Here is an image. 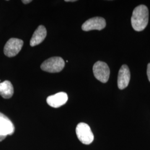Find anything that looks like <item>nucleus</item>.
Masks as SVG:
<instances>
[{
    "label": "nucleus",
    "mask_w": 150,
    "mask_h": 150,
    "mask_svg": "<svg viewBox=\"0 0 150 150\" xmlns=\"http://www.w3.org/2000/svg\"><path fill=\"white\" fill-rule=\"evenodd\" d=\"M131 74L129 67L123 64L119 70L117 79V85L120 90H123L129 85Z\"/></svg>",
    "instance_id": "8"
},
{
    "label": "nucleus",
    "mask_w": 150,
    "mask_h": 150,
    "mask_svg": "<svg viewBox=\"0 0 150 150\" xmlns=\"http://www.w3.org/2000/svg\"><path fill=\"white\" fill-rule=\"evenodd\" d=\"M14 90L11 82L5 81L0 83V95L3 98L8 99L13 95Z\"/></svg>",
    "instance_id": "11"
},
{
    "label": "nucleus",
    "mask_w": 150,
    "mask_h": 150,
    "mask_svg": "<svg viewBox=\"0 0 150 150\" xmlns=\"http://www.w3.org/2000/svg\"><path fill=\"white\" fill-rule=\"evenodd\" d=\"M64 61L60 57H53L45 60L41 65V70L50 73L59 72L64 69Z\"/></svg>",
    "instance_id": "2"
},
{
    "label": "nucleus",
    "mask_w": 150,
    "mask_h": 150,
    "mask_svg": "<svg viewBox=\"0 0 150 150\" xmlns=\"http://www.w3.org/2000/svg\"><path fill=\"white\" fill-rule=\"evenodd\" d=\"M76 133L77 138L85 145H90L94 139V136L91 128L87 123H79L76 129Z\"/></svg>",
    "instance_id": "3"
},
{
    "label": "nucleus",
    "mask_w": 150,
    "mask_h": 150,
    "mask_svg": "<svg viewBox=\"0 0 150 150\" xmlns=\"http://www.w3.org/2000/svg\"><path fill=\"white\" fill-rule=\"evenodd\" d=\"M68 100V96L64 92H59L54 95L48 96L46 100L48 105L54 107L59 108L64 105Z\"/></svg>",
    "instance_id": "9"
},
{
    "label": "nucleus",
    "mask_w": 150,
    "mask_h": 150,
    "mask_svg": "<svg viewBox=\"0 0 150 150\" xmlns=\"http://www.w3.org/2000/svg\"><path fill=\"white\" fill-rule=\"evenodd\" d=\"M65 1H66V2H75L76 1H75V0H72V1H70V0H68V1H67V0H66Z\"/></svg>",
    "instance_id": "14"
},
{
    "label": "nucleus",
    "mask_w": 150,
    "mask_h": 150,
    "mask_svg": "<svg viewBox=\"0 0 150 150\" xmlns=\"http://www.w3.org/2000/svg\"><path fill=\"white\" fill-rule=\"evenodd\" d=\"M149 23V10L145 5L138 6L134 9L131 17V24L136 31H143Z\"/></svg>",
    "instance_id": "1"
},
{
    "label": "nucleus",
    "mask_w": 150,
    "mask_h": 150,
    "mask_svg": "<svg viewBox=\"0 0 150 150\" xmlns=\"http://www.w3.org/2000/svg\"><path fill=\"white\" fill-rule=\"evenodd\" d=\"M93 72L97 80L102 83H106L110 77V71L107 64L102 61H97L93 67Z\"/></svg>",
    "instance_id": "4"
},
{
    "label": "nucleus",
    "mask_w": 150,
    "mask_h": 150,
    "mask_svg": "<svg viewBox=\"0 0 150 150\" xmlns=\"http://www.w3.org/2000/svg\"><path fill=\"white\" fill-rule=\"evenodd\" d=\"M147 74L148 76V79L150 82V63L147 65Z\"/></svg>",
    "instance_id": "12"
},
{
    "label": "nucleus",
    "mask_w": 150,
    "mask_h": 150,
    "mask_svg": "<svg viewBox=\"0 0 150 150\" xmlns=\"http://www.w3.org/2000/svg\"><path fill=\"white\" fill-rule=\"evenodd\" d=\"M23 45V41L18 38H11L6 43L4 51L6 56L12 57L20 52Z\"/></svg>",
    "instance_id": "5"
},
{
    "label": "nucleus",
    "mask_w": 150,
    "mask_h": 150,
    "mask_svg": "<svg viewBox=\"0 0 150 150\" xmlns=\"http://www.w3.org/2000/svg\"><path fill=\"white\" fill-rule=\"evenodd\" d=\"M47 36V30L43 25H40L34 32L30 40V46L34 47L42 42Z\"/></svg>",
    "instance_id": "10"
},
{
    "label": "nucleus",
    "mask_w": 150,
    "mask_h": 150,
    "mask_svg": "<svg viewBox=\"0 0 150 150\" xmlns=\"http://www.w3.org/2000/svg\"><path fill=\"white\" fill-rule=\"evenodd\" d=\"M22 2L24 4H28L30 3L31 2H32V1L31 0H23V1H22Z\"/></svg>",
    "instance_id": "13"
},
{
    "label": "nucleus",
    "mask_w": 150,
    "mask_h": 150,
    "mask_svg": "<svg viewBox=\"0 0 150 150\" xmlns=\"http://www.w3.org/2000/svg\"><path fill=\"white\" fill-rule=\"evenodd\" d=\"M106 26L105 20L101 17H95L87 20L82 25V29L85 31L91 30H102Z\"/></svg>",
    "instance_id": "6"
},
{
    "label": "nucleus",
    "mask_w": 150,
    "mask_h": 150,
    "mask_svg": "<svg viewBox=\"0 0 150 150\" xmlns=\"http://www.w3.org/2000/svg\"><path fill=\"white\" fill-rule=\"evenodd\" d=\"M15 129V126L11 120L0 112V137L5 139L8 135H12L14 133Z\"/></svg>",
    "instance_id": "7"
}]
</instances>
